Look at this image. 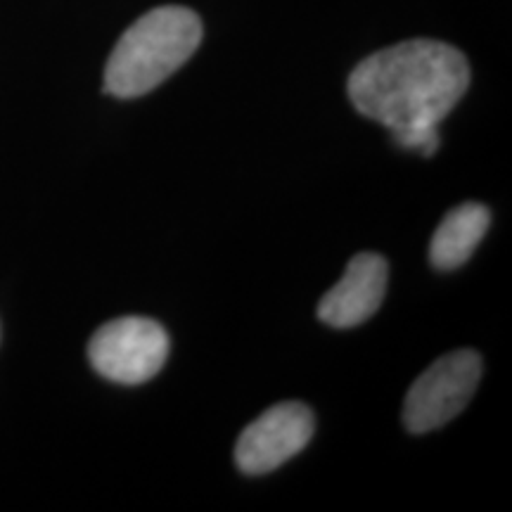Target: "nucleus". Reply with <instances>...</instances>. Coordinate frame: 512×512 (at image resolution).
I'll use <instances>...</instances> for the list:
<instances>
[{
    "instance_id": "1",
    "label": "nucleus",
    "mask_w": 512,
    "mask_h": 512,
    "mask_svg": "<svg viewBox=\"0 0 512 512\" xmlns=\"http://www.w3.org/2000/svg\"><path fill=\"white\" fill-rule=\"evenodd\" d=\"M470 86V64L458 48L430 38L389 46L349 76V98L363 117L392 131L401 147L432 157L439 124Z\"/></svg>"
},
{
    "instance_id": "5",
    "label": "nucleus",
    "mask_w": 512,
    "mask_h": 512,
    "mask_svg": "<svg viewBox=\"0 0 512 512\" xmlns=\"http://www.w3.org/2000/svg\"><path fill=\"white\" fill-rule=\"evenodd\" d=\"M309 406L285 401L271 406L240 434L235 463L247 475H266L304 451L316 430Z\"/></svg>"
},
{
    "instance_id": "7",
    "label": "nucleus",
    "mask_w": 512,
    "mask_h": 512,
    "mask_svg": "<svg viewBox=\"0 0 512 512\" xmlns=\"http://www.w3.org/2000/svg\"><path fill=\"white\" fill-rule=\"evenodd\" d=\"M491 223V211L479 202H465L451 209L434 230L430 261L439 271H456L475 254Z\"/></svg>"
},
{
    "instance_id": "6",
    "label": "nucleus",
    "mask_w": 512,
    "mask_h": 512,
    "mask_svg": "<svg viewBox=\"0 0 512 512\" xmlns=\"http://www.w3.org/2000/svg\"><path fill=\"white\" fill-rule=\"evenodd\" d=\"M389 268L380 254L361 252L347 264L342 280L320 299L318 318L337 330L356 328L373 318L387 294Z\"/></svg>"
},
{
    "instance_id": "2",
    "label": "nucleus",
    "mask_w": 512,
    "mask_h": 512,
    "mask_svg": "<svg viewBox=\"0 0 512 512\" xmlns=\"http://www.w3.org/2000/svg\"><path fill=\"white\" fill-rule=\"evenodd\" d=\"M202 43V22L190 8L164 5L124 31L105 69V91L140 98L178 72Z\"/></svg>"
},
{
    "instance_id": "3",
    "label": "nucleus",
    "mask_w": 512,
    "mask_h": 512,
    "mask_svg": "<svg viewBox=\"0 0 512 512\" xmlns=\"http://www.w3.org/2000/svg\"><path fill=\"white\" fill-rule=\"evenodd\" d=\"M482 380V358L477 351L460 349L441 356L422 373L403 401V425L408 432L439 430L463 413Z\"/></svg>"
},
{
    "instance_id": "4",
    "label": "nucleus",
    "mask_w": 512,
    "mask_h": 512,
    "mask_svg": "<svg viewBox=\"0 0 512 512\" xmlns=\"http://www.w3.org/2000/svg\"><path fill=\"white\" fill-rule=\"evenodd\" d=\"M169 335L157 320L126 316L102 325L88 344V358L102 377L117 384H143L164 368Z\"/></svg>"
}]
</instances>
